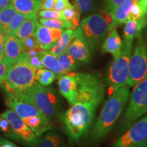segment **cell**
Returning a JSON list of instances; mask_svg holds the SVG:
<instances>
[{
  "mask_svg": "<svg viewBox=\"0 0 147 147\" xmlns=\"http://www.w3.org/2000/svg\"><path fill=\"white\" fill-rule=\"evenodd\" d=\"M78 82L76 102L63 116V121L71 142L80 141L88 134L104 100L105 86L102 76L95 72H73Z\"/></svg>",
  "mask_w": 147,
  "mask_h": 147,
  "instance_id": "1",
  "label": "cell"
},
{
  "mask_svg": "<svg viewBox=\"0 0 147 147\" xmlns=\"http://www.w3.org/2000/svg\"><path fill=\"white\" fill-rule=\"evenodd\" d=\"M129 88L127 85L123 86L110 95L90 131L92 142L101 140L111 131L126 107L130 95Z\"/></svg>",
  "mask_w": 147,
  "mask_h": 147,
  "instance_id": "2",
  "label": "cell"
},
{
  "mask_svg": "<svg viewBox=\"0 0 147 147\" xmlns=\"http://www.w3.org/2000/svg\"><path fill=\"white\" fill-rule=\"evenodd\" d=\"M36 71L27 61L26 53L21 60L8 66L3 79L8 95L19 93L36 84Z\"/></svg>",
  "mask_w": 147,
  "mask_h": 147,
  "instance_id": "3",
  "label": "cell"
},
{
  "mask_svg": "<svg viewBox=\"0 0 147 147\" xmlns=\"http://www.w3.org/2000/svg\"><path fill=\"white\" fill-rule=\"evenodd\" d=\"M8 96L35 106L49 120L56 115L57 99L54 91L38 83L33 84L23 91L13 95H8Z\"/></svg>",
  "mask_w": 147,
  "mask_h": 147,
  "instance_id": "4",
  "label": "cell"
},
{
  "mask_svg": "<svg viewBox=\"0 0 147 147\" xmlns=\"http://www.w3.org/2000/svg\"><path fill=\"white\" fill-rule=\"evenodd\" d=\"M133 46V42L123 40L120 53L110 65L106 78L109 95L119 88L127 85Z\"/></svg>",
  "mask_w": 147,
  "mask_h": 147,
  "instance_id": "5",
  "label": "cell"
},
{
  "mask_svg": "<svg viewBox=\"0 0 147 147\" xmlns=\"http://www.w3.org/2000/svg\"><path fill=\"white\" fill-rule=\"evenodd\" d=\"M134 87L129 97L127 106L121 123L122 131L127 129L147 113V78L138 82Z\"/></svg>",
  "mask_w": 147,
  "mask_h": 147,
  "instance_id": "6",
  "label": "cell"
},
{
  "mask_svg": "<svg viewBox=\"0 0 147 147\" xmlns=\"http://www.w3.org/2000/svg\"><path fill=\"white\" fill-rule=\"evenodd\" d=\"M147 78V38L142 34L137 38L131 53L127 85L133 87Z\"/></svg>",
  "mask_w": 147,
  "mask_h": 147,
  "instance_id": "7",
  "label": "cell"
},
{
  "mask_svg": "<svg viewBox=\"0 0 147 147\" xmlns=\"http://www.w3.org/2000/svg\"><path fill=\"white\" fill-rule=\"evenodd\" d=\"M110 24V18H106L100 14H91L82 21L80 27L93 53L96 52L105 39Z\"/></svg>",
  "mask_w": 147,
  "mask_h": 147,
  "instance_id": "8",
  "label": "cell"
},
{
  "mask_svg": "<svg viewBox=\"0 0 147 147\" xmlns=\"http://www.w3.org/2000/svg\"><path fill=\"white\" fill-rule=\"evenodd\" d=\"M1 116L10 123L14 129V136L12 140L21 142L28 147H34L38 140L36 134L27 127L23 119L12 109L8 110Z\"/></svg>",
  "mask_w": 147,
  "mask_h": 147,
  "instance_id": "9",
  "label": "cell"
},
{
  "mask_svg": "<svg viewBox=\"0 0 147 147\" xmlns=\"http://www.w3.org/2000/svg\"><path fill=\"white\" fill-rule=\"evenodd\" d=\"M127 130L112 147H135L147 140V113Z\"/></svg>",
  "mask_w": 147,
  "mask_h": 147,
  "instance_id": "10",
  "label": "cell"
},
{
  "mask_svg": "<svg viewBox=\"0 0 147 147\" xmlns=\"http://www.w3.org/2000/svg\"><path fill=\"white\" fill-rule=\"evenodd\" d=\"M65 52L79 63L87 64L91 61V49L80 27L74 30L72 38Z\"/></svg>",
  "mask_w": 147,
  "mask_h": 147,
  "instance_id": "11",
  "label": "cell"
},
{
  "mask_svg": "<svg viewBox=\"0 0 147 147\" xmlns=\"http://www.w3.org/2000/svg\"><path fill=\"white\" fill-rule=\"evenodd\" d=\"M22 42L14 35L8 34L5 36L3 61L8 66L14 64L23 58L25 54Z\"/></svg>",
  "mask_w": 147,
  "mask_h": 147,
  "instance_id": "12",
  "label": "cell"
},
{
  "mask_svg": "<svg viewBox=\"0 0 147 147\" xmlns=\"http://www.w3.org/2000/svg\"><path fill=\"white\" fill-rule=\"evenodd\" d=\"M64 29H53L38 23L36 36L38 45L44 51H49L55 45Z\"/></svg>",
  "mask_w": 147,
  "mask_h": 147,
  "instance_id": "13",
  "label": "cell"
},
{
  "mask_svg": "<svg viewBox=\"0 0 147 147\" xmlns=\"http://www.w3.org/2000/svg\"><path fill=\"white\" fill-rule=\"evenodd\" d=\"M58 86L60 93L71 106L76 102L78 94V82L72 72L59 77Z\"/></svg>",
  "mask_w": 147,
  "mask_h": 147,
  "instance_id": "14",
  "label": "cell"
},
{
  "mask_svg": "<svg viewBox=\"0 0 147 147\" xmlns=\"http://www.w3.org/2000/svg\"><path fill=\"white\" fill-rule=\"evenodd\" d=\"M7 104H8V107L14 110L21 117V119L35 117V116L47 117L35 106L29 104V103L18 100V99L14 98L13 97L8 96Z\"/></svg>",
  "mask_w": 147,
  "mask_h": 147,
  "instance_id": "15",
  "label": "cell"
},
{
  "mask_svg": "<svg viewBox=\"0 0 147 147\" xmlns=\"http://www.w3.org/2000/svg\"><path fill=\"white\" fill-rule=\"evenodd\" d=\"M137 0H129L110 10L108 14L110 18V24L108 31L116 29L119 25L125 24L128 21V15L130 9Z\"/></svg>",
  "mask_w": 147,
  "mask_h": 147,
  "instance_id": "16",
  "label": "cell"
},
{
  "mask_svg": "<svg viewBox=\"0 0 147 147\" xmlns=\"http://www.w3.org/2000/svg\"><path fill=\"white\" fill-rule=\"evenodd\" d=\"M123 45V41L117 29H110L107 33L102 46V52L110 53L115 58L119 55Z\"/></svg>",
  "mask_w": 147,
  "mask_h": 147,
  "instance_id": "17",
  "label": "cell"
},
{
  "mask_svg": "<svg viewBox=\"0 0 147 147\" xmlns=\"http://www.w3.org/2000/svg\"><path fill=\"white\" fill-rule=\"evenodd\" d=\"M123 29L124 40L134 42L142 34L147 25V16L139 19H129L126 22Z\"/></svg>",
  "mask_w": 147,
  "mask_h": 147,
  "instance_id": "18",
  "label": "cell"
},
{
  "mask_svg": "<svg viewBox=\"0 0 147 147\" xmlns=\"http://www.w3.org/2000/svg\"><path fill=\"white\" fill-rule=\"evenodd\" d=\"M22 119L25 125L29 127L38 138L41 136L45 132L52 129L51 120H49L47 117L35 116V117H27Z\"/></svg>",
  "mask_w": 147,
  "mask_h": 147,
  "instance_id": "19",
  "label": "cell"
},
{
  "mask_svg": "<svg viewBox=\"0 0 147 147\" xmlns=\"http://www.w3.org/2000/svg\"><path fill=\"white\" fill-rule=\"evenodd\" d=\"M44 67L52 71L57 75V77L67 74L58 59L57 56L52 54L48 51H43L39 53Z\"/></svg>",
  "mask_w": 147,
  "mask_h": 147,
  "instance_id": "20",
  "label": "cell"
},
{
  "mask_svg": "<svg viewBox=\"0 0 147 147\" xmlns=\"http://www.w3.org/2000/svg\"><path fill=\"white\" fill-rule=\"evenodd\" d=\"M17 12L28 16H38L40 11V0H10Z\"/></svg>",
  "mask_w": 147,
  "mask_h": 147,
  "instance_id": "21",
  "label": "cell"
},
{
  "mask_svg": "<svg viewBox=\"0 0 147 147\" xmlns=\"http://www.w3.org/2000/svg\"><path fill=\"white\" fill-rule=\"evenodd\" d=\"M34 147H65V146L60 136L56 131L49 130L38 138Z\"/></svg>",
  "mask_w": 147,
  "mask_h": 147,
  "instance_id": "22",
  "label": "cell"
},
{
  "mask_svg": "<svg viewBox=\"0 0 147 147\" xmlns=\"http://www.w3.org/2000/svg\"><path fill=\"white\" fill-rule=\"evenodd\" d=\"M38 23V17H29L26 18L20 26L15 36L21 41H23L25 38L34 35Z\"/></svg>",
  "mask_w": 147,
  "mask_h": 147,
  "instance_id": "23",
  "label": "cell"
},
{
  "mask_svg": "<svg viewBox=\"0 0 147 147\" xmlns=\"http://www.w3.org/2000/svg\"><path fill=\"white\" fill-rule=\"evenodd\" d=\"M74 30L70 29H64L62 34L61 35L60 38L55 44V45L49 51L52 54L58 56L62 53H65L67 47H68L69 42L73 36Z\"/></svg>",
  "mask_w": 147,
  "mask_h": 147,
  "instance_id": "24",
  "label": "cell"
},
{
  "mask_svg": "<svg viewBox=\"0 0 147 147\" xmlns=\"http://www.w3.org/2000/svg\"><path fill=\"white\" fill-rule=\"evenodd\" d=\"M64 19L68 21L72 26L73 30L78 27L80 20V11L76 5L69 4L63 11H61Z\"/></svg>",
  "mask_w": 147,
  "mask_h": 147,
  "instance_id": "25",
  "label": "cell"
},
{
  "mask_svg": "<svg viewBox=\"0 0 147 147\" xmlns=\"http://www.w3.org/2000/svg\"><path fill=\"white\" fill-rule=\"evenodd\" d=\"M57 78V75L53 71L49 70L45 67L39 69L36 73V83L43 86L48 87L51 85L54 82Z\"/></svg>",
  "mask_w": 147,
  "mask_h": 147,
  "instance_id": "26",
  "label": "cell"
},
{
  "mask_svg": "<svg viewBox=\"0 0 147 147\" xmlns=\"http://www.w3.org/2000/svg\"><path fill=\"white\" fill-rule=\"evenodd\" d=\"M57 57L66 74L72 72L78 68V62L66 52L58 55Z\"/></svg>",
  "mask_w": 147,
  "mask_h": 147,
  "instance_id": "27",
  "label": "cell"
},
{
  "mask_svg": "<svg viewBox=\"0 0 147 147\" xmlns=\"http://www.w3.org/2000/svg\"><path fill=\"white\" fill-rule=\"evenodd\" d=\"M16 13L17 11L10 2L6 8L0 10V27L6 30L8 24Z\"/></svg>",
  "mask_w": 147,
  "mask_h": 147,
  "instance_id": "28",
  "label": "cell"
},
{
  "mask_svg": "<svg viewBox=\"0 0 147 147\" xmlns=\"http://www.w3.org/2000/svg\"><path fill=\"white\" fill-rule=\"evenodd\" d=\"M39 23L44 26L50 27L53 29H72V26L68 21L65 20H58V19H47V18H39Z\"/></svg>",
  "mask_w": 147,
  "mask_h": 147,
  "instance_id": "29",
  "label": "cell"
},
{
  "mask_svg": "<svg viewBox=\"0 0 147 147\" xmlns=\"http://www.w3.org/2000/svg\"><path fill=\"white\" fill-rule=\"evenodd\" d=\"M29 17H38V16H28L26 15V14L17 12V13L14 16V17L12 18L10 23L8 24V26L7 27L6 31L9 33V34L15 36L16 32H17L18 29H19L20 26L21 25V24L23 23V21H25L26 18Z\"/></svg>",
  "mask_w": 147,
  "mask_h": 147,
  "instance_id": "30",
  "label": "cell"
},
{
  "mask_svg": "<svg viewBox=\"0 0 147 147\" xmlns=\"http://www.w3.org/2000/svg\"><path fill=\"white\" fill-rule=\"evenodd\" d=\"M147 16V10L142 3L137 0L132 5L128 15V20L139 19V18Z\"/></svg>",
  "mask_w": 147,
  "mask_h": 147,
  "instance_id": "31",
  "label": "cell"
},
{
  "mask_svg": "<svg viewBox=\"0 0 147 147\" xmlns=\"http://www.w3.org/2000/svg\"><path fill=\"white\" fill-rule=\"evenodd\" d=\"M38 15L42 18L47 19L65 20L61 12L55 10H41L38 12Z\"/></svg>",
  "mask_w": 147,
  "mask_h": 147,
  "instance_id": "32",
  "label": "cell"
},
{
  "mask_svg": "<svg viewBox=\"0 0 147 147\" xmlns=\"http://www.w3.org/2000/svg\"><path fill=\"white\" fill-rule=\"evenodd\" d=\"M0 130L7 138L12 139L14 136V129L10 123L0 115Z\"/></svg>",
  "mask_w": 147,
  "mask_h": 147,
  "instance_id": "33",
  "label": "cell"
},
{
  "mask_svg": "<svg viewBox=\"0 0 147 147\" xmlns=\"http://www.w3.org/2000/svg\"><path fill=\"white\" fill-rule=\"evenodd\" d=\"M75 3L80 12H89L93 8L92 0H75Z\"/></svg>",
  "mask_w": 147,
  "mask_h": 147,
  "instance_id": "34",
  "label": "cell"
},
{
  "mask_svg": "<svg viewBox=\"0 0 147 147\" xmlns=\"http://www.w3.org/2000/svg\"><path fill=\"white\" fill-rule=\"evenodd\" d=\"M21 42L22 44H23V47L24 48V49H25V52L33 50V49H36V48L39 47L35 34L28 37V38H25V40Z\"/></svg>",
  "mask_w": 147,
  "mask_h": 147,
  "instance_id": "35",
  "label": "cell"
},
{
  "mask_svg": "<svg viewBox=\"0 0 147 147\" xmlns=\"http://www.w3.org/2000/svg\"><path fill=\"white\" fill-rule=\"evenodd\" d=\"M27 61H28V63L30 64L32 67H34L36 70L43 68L44 67V65L43 64H42L41 58H40L39 54L34 55V56L32 57H29V55L27 54Z\"/></svg>",
  "mask_w": 147,
  "mask_h": 147,
  "instance_id": "36",
  "label": "cell"
},
{
  "mask_svg": "<svg viewBox=\"0 0 147 147\" xmlns=\"http://www.w3.org/2000/svg\"><path fill=\"white\" fill-rule=\"evenodd\" d=\"M129 0H105V4H104V10L106 12H109L116 7L119 6L123 3L127 2Z\"/></svg>",
  "mask_w": 147,
  "mask_h": 147,
  "instance_id": "37",
  "label": "cell"
},
{
  "mask_svg": "<svg viewBox=\"0 0 147 147\" xmlns=\"http://www.w3.org/2000/svg\"><path fill=\"white\" fill-rule=\"evenodd\" d=\"M70 4L69 0H55L53 10L61 12Z\"/></svg>",
  "mask_w": 147,
  "mask_h": 147,
  "instance_id": "38",
  "label": "cell"
},
{
  "mask_svg": "<svg viewBox=\"0 0 147 147\" xmlns=\"http://www.w3.org/2000/svg\"><path fill=\"white\" fill-rule=\"evenodd\" d=\"M55 0H40V10H53Z\"/></svg>",
  "mask_w": 147,
  "mask_h": 147,
  "instance_id": "39",
  "label": "cell"
},
{
  "mask_svg": "<svg viewBox=\"0 0 147 147\" xmlns=\"http://www.w3.org/2000/svg\"><path fill=\"white\" fill-rule=\"evenodd\" d=\"M8 66L5 64L2 59H0V84H1L4 79L5 73Z\"/></svg>",
  "mask_w": 147,
  "mask_h": 147,
  "instance_id": "40",
  "label": "cell"
},
{
  "mask_svg": "<svg viewBox=\"0 0 147 147\" xmlns=\"http://www.w3.org/2000/svg\"><path fill=\"white\" fill-rule=\"evenodd\" d=\"M0 147H18L9 140L0 136Z\"/></svg>",
  "mask_w": 147,
  "mask_h": 147,
  "instance_id": "41",
  "label": "cell"
},
{
  "mask_svg": "<svg viewBox=\"0 0 147 147\" xmlns=\"http://www.w3.org/2000/svg\"><path fill=\"white\" fill-rule=\"evenodd\" d=\"M5 40H0V59H3V52H4Z\"/></svg>",
  "mask_w": 147,
  "mask_h": 147,
  "instance_id": "42",
  "label": "cell"
},
{
  "mask_svg": "<svg viewBox=\"0 0 147 147\" xmlns=\"http://www.w3.org/2000/svg\"><path fill=\"white\" fill-rule=\"evenodd\" d=\"M8 34V32L4 29L0 27V40H3L5 39V36Z\"/></svg>",
  "mask_w": 147,
  "mask_h": 147,
  "instance_id": "43",
  "label": "cell"
},
{
  "mask_svg": "<svg viewBox=\"0 0 147 147\" xmlns=\"http://www.w3.org/2000/svg\"><path fill=\"white\" fill-rule=\"evenodd\" d=\"M10 3L9 0H0V10L6 8Z\"/></svg>",
  "mask_w": 147,
  "mask_h": 147,
  "instance_id": "44",
  "label": "cell"
},
{
  "mask_svg": "<svg viewBox=\"0 0 147 147\" xmlns=\"http://www.w3.org/2000/svg\"><path fill=\"white\" fill-rule=\"evenodd\" d=\"M135 147H147V140Z\"/></svg>",
  "mask_w": 147,
  "mask_h": 147,
  "instance_id": "45",
  "label": "cell"
},
{
  "mask_svg": "<svg viewBox=\"0 0 147 147\" xmlns=\"http://www.w3.org/2000/svg\"><path fill=\"white\" fill-rule=\"evenodd\" d=\"M139 1L142 3L143 5H144L147 10V0H139Z\"/></svg>",
  "mask_w": 147,
  "mask_h": 147,
  "instance_id": "46",
  "label": "cell"
},
{
  "mask_svg": "<svg viewBox=\"0 0 147 147\" xmlns=\"http://www.w3.org/2000/svg\"><path fill=\"white\" fill-rule=\"evenodd\" d=\"M145 30H146V36H147V25H146V27H145Z\"/></svg>",
  "mask_w": 147,
  "mask_h": 147,
  "instance_id": "47",
  "label": "cell"
}]
</instances>
